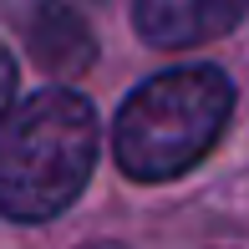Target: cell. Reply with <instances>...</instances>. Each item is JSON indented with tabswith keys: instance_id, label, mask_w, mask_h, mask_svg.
I'll list each match as a JSON object with an SVG mask.
<instances>
[{
	"instance_id": "obj_1",
	"label": "cell",
	"mask_w": 249,
	"mask_h": 249,
	"mask_svg": "<svg viewBox=\"0 0 249 249\" xmlns=\"http://www.w3.org/2000/svg\"><path fill=\"white\" fill-rule=\"evenodd\" d=\"M97 163V112L82 92L46 87L0 122V213L46 224L87 188Z\"/></svg>"
},
{
	"instance_id": "obj_2",
	"label": "cell",
	"mask_w": 249,
	"mask_h": 249,
	"mask_svg": "<svg viewBox=\"0 0 249 249\" xmlns=\"http://www.w3.org/2000/svg\"><path fill=\"white\" fill-rule=\"evenodd\" d=\"M234 112V82L219 66H173L132 87L112 122V153L138 183L178 178L219 142Z\"/></svg>"
},
{
	"instance_id": "obj_3",
	"label": "cell",
	"mask_w": 249,
	"mask_h": 249,
	"mask_svg": "<svg viewBox=\"0 0 249 249\" xmlns=\"http://www.w3.org/2000/svg\"><path fill=\"white\" fill-rule=\"evenodd\" d=\"M244 16H249V0H138L132 5L138 36L148 46H163V51L219 41Z\"/></svg>"
},
{
	"instance_id": "obj_4",
	"label": "cell",
	"mask_w": 249,
	"mask_h": 249,
	"mask_svg": "<svg viewBox=\"0 0 249 249\" xmlns=\"http://www.w3.org/2000/svg\"><path fill=\"white\" fill-rule=\"evenodd\" d=\"M16 26L26 36L31 56L46 66L51 76H82L97 61V41L87 31V20L76 16L66 0H20Z\"/></svg>"
},
{
	"instance_id": "obj_5",
	"label": "cell",
	"mask_w": 249,
	"mask_h": 249,
	"mask_svg": "<svg viewBox=\"0 0 249 249\" xmlns=\"http://www.w3.org/2000/svg\"><path fill=\"white\" fill-rule=\"evenodd\" d=\"M10 92H16V61H10V51L0 46V122H5V107H10Z\"/></svg>"
},
{
	"instance_id": "obj_6",
	"label": "cell",
	"mask_w": 249,
	"mask_h": 249,
	"mask_svg": "<svg viewBox=\"0 0 249 249\" xmlns=\"http://www.w3.org/2000/svg\"><path fill=\"white\" fill-rule=\"evenodd\" d=\"M82 249H122V244H112V239H97V244H82Z\"/></svg>"
}]
</instances>
